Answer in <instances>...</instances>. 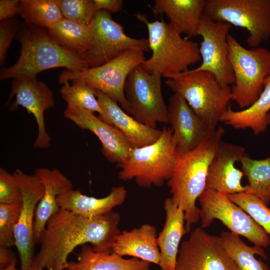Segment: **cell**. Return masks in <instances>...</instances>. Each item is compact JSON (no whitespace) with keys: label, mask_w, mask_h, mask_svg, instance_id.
Instances as JSON below:
<instances>
[{"label":"cell","mask_w":270,"mask_h":270,"mask_svg":"<svg viewBox=\"0 0 270 270\" xmlns=\"http://www.w3.org/2000/svg\"><path fill=\"white\" fill-rule=\"evenodd\" d=\"M120 214L113 210L96 217H86L60 208L47 222L33 262L46 270H65L69 254L78 246L90 243L98 252H112Z\"/></svg>","instance_id":"6da1fadb"},{"label":"cell","mask_w":270,"mask_h":270,"mask_svg":"<svg viewBox=\"0 0 270 270\" xmlns=\"http://www.w3.org/2000/svg\"><path fill=\"white\" fill-rule=\"evenodd\" d=\"M16 39L20 44V56L14 64L0 70V80L36 78L40 72L56 68L71 71L88 68L84 60L60 46L44 28L23 22Z\"/></svg>","instance_id":"7a4b0ae2"},{"label":"cell","mask_w":270,"mask_h":270,"mask_svg":"<svg viewBox=\"0 0 270 270\" xmlns=\"http://www.w3.org/2000/svg\"><path fill=\"white\" fill-rule=\"evenodd\" d=\"M224 133V129L218 126L214 134L196 148L180 154L168 180L172 200L184 212L188 232L200 218V208L196 206V200L205 190L210 164Z\"/></svg>","instance_id":"3957f363"},{"label":"cell","mask_w":270,"mask_h":270,"mask_svg":"<svg viewBox=\"0 0 270 270\" xmlns=\"http://www.w3.org/2000/svg\"><path fill=\"white\" fill-rule=\"evenodd\" d=\"M136 17L146 26L152 51L151 56L140 65L146 72H158L168 78L188 70L190 66L201 59L198 44L183 38L170 22L163 19L150 22L141 14Z\"/></svg>","instance_id":"277c9868"},{"label":"cell","mask_w":270,"mask_h":270,"mask_svg":"<svg viewBox=\"0 0 270 270\" xmlns=\"http://www.w3.org/2000/svg\"><path fill=\"white\" fill-rule=\"evenodd\" d=\"M170 128L164 127L160 138L154 143L134 148L128 158L116 164L118 178L134 179L142 188L162 186L171 177L180 154L172 140Z\"/></svg>","instance_id":"5b68a950"},{"label":"cell","mask_w":270,"mask_h":270,"mask_svg":"<svg viewBox=\"0 0 270 270\" xmlns=\"http://www.w3.org/2000/svg\"><path fill=\"white\" fill-rule=\"evenodd\" d=\"M166 84L182 96L207 124L216 128L230 100V86H224L211 73L193 70L171 76Z\"/></svg>","instance_id":"8992f818"},{"label":"cell","mask_w":270,"mask_h":270,"mask_svg":"<svg viewBox=\"0 0 270 270\" xmlns=\"http://www.w3.org/2000/svg\"><path fill=\"white\" fill-rule=\"evenodd\" d=\"M227 42L228 58L234 77L230 100L245 109L258 99L270 74V50L260 46L247 49L230 34Z\"/></svg>","instance_id":"52a82bcc"},{"label":"cell","mask_w":270,"mask_h":270,"mask_svg":"<svg viewBox=\"0 0 270 270\" xmlns=\"http://www.w3.org/2000/svg\"><path fill=\"white\" fill-rule=\"evenodd\" d=\"M145 60L144 52L128 49L96 67L80 71L64 70L58 76V82L60 84L74 80L82 82L106 94L126 112L128 104L124 93L126 79L132 71Z\"/></svg>","instance_id":"ba28073f"},{"label":"cell","mask_w":270,"mask_h":270,"mask_svg":"<svg viewBox=\"0 0 270 270\" xmlns=\"http://www.w3.org/2000/svg\"><path fill=\"white\" fill-rule=\"evenodd\" d=\"M204 16L246 29L252 48L270 38V0H206Z\"/></svg>","instance_id":"9c48e42d"},{"label":"cell","mask_w":270,"mask_h":270,"mask_svg":"<svg viewBox=\"0 0 270 270\" xmlns=\"http://www.w3.org/2000/svg\"><path fill=\"white\" fill-rule=\"evenodd\" d=\"M158 72L149 74L139 66L128 75L124 88L126 112L149 127L158 122L168 124L167 105L164 101Z\"/></svg>","instance_id":"30bf717a"},{"label":"cell","mask_w":270,"mask_h":270,"mask_svg":"<svg viewBox=\"0 0 270 270\" xmlns=\"http://www.w3.org/2000/svg\"><path fill=\"white\" fill-rule=\"evenodd\" d=\"M198 200L202 228L208 226L214 220H218L230 232L245 237L255 246L266 248L270 244V237L264 230L227 194L204 190Z\"/></svg>","instance_id":"8fae6325"},{"label":"cell","mask_w":270,"mask_h":270,"mask_svg":"<svg viewBox=\"0 0 270 270\" xmlns=\"http://www.w3.org/2000/svg\"><path fill=\"white\" fill-rule=\"evenodd\" d=\"M90 27L92 44L82 57L88 68L108 62L128 49L150 50L148 39L127 36L123 26L113 20L108 11L96 12Z\"/></svg>","instance_id":"7c38bea8"},{"label":"cell","mask_w":270,"mask_h":270,"mask_svg":"<svg viewBox=\"0 0 270 270\" xmlns=\"http://www.w3.org/2000/svg\"><path fill=\"white\" fill-rule=\"evenodd\" d=\"M176 270H238L220 237L193 230L180 246Z\"/></svg>","instance_id":"4fadbf2b"},{"label":"cell","mask_w":270,"mask_h":270,"mask_svg":"<svg viewBox=\"0 0 270 270\" xmlns=\"http://www.w3.org/2000/svg\"><path fill=\"white\" fill-rule=\"evenodd\" d=\"M230 28L231 25L228 23L214 21L204 16L198 30V35L202 39L199 47L202 62L193 70L212 74L224 86L234 83L228 58L227 36Z\"/></svg>","instance_id":"5bb4252c"},{"label":"cell","mask_w":270,"mask_h":270,"mask_svg":"<svg viewBox=\"0 0 270 270\" xmlns=\"http://www.w3.org/2000/svg\"><path fill=\"white\" fill-rule=\"evenodd\" d=\"M13 174L18 180L22 195L21 211L14 232L15 246L20 259V270H30L34 258L36 243L34 224L35 210L44 195V186L34 173L26 174L17 168Z\"/></svg>","instance_id":"9a60e30c"},{"label":"cell","mask_w":270,"mask_h":270,"mask_svg":"<svg viewBox=\"0 0 270 270\" xmlns=\"http://www.w3.org/2000/svg\"><path fill=\"white\" fill-rule=\"evenodd\" d=\"M16 96L15 101L9 106L16 110L19 106L24 108L36 120L38 133L34 144V148H46L50 146L51 138L47 132L44 113L54 106V94L46 84L36 78L19 76L13 79L6 105Z\"/></svg>","instance_id":"2e32d148"},{"label":"cell","mask_w":270,"mask_h":270,"mask_svg":"<svg viewBox=\"0 0 270 270\" xmlns=\"http://www.w3.org/2000/svg\"><path fill=\"white\" fill-rule=\"evenodd\" d=\"M167 108L172 140L180 154L193 150L216 130L217 128L210 127L197 115L178 94L170 96Z\"/></svg>","instance_id":"e0dca14e"},{"label":"cell","mask_w":270,"mask_h":270,"mask_svg":"<svg viewBox=\"0 0 270 270\" xmlns=\"http://www.w3.org/2000/svg\"><path fill=\"white\" fill-rule=\"evenodd\" d=\"M64 116L81 129L94 134L102 144V154L110 162L116 164L123 162L134 148L117 128L94 113L82 108L66 107Z\"/></svg>","instance_id":"ac0fdd59"},{"label":"cell","mask_w":270,"mask_h":270,"mask_svg":"<svg viewBox=\"0 0 270 270\" xmlns=\"http://www.w3.org/2000/svg\"><path fill=\"white\" fill-rule=\"evenodd\" d=\"M246 154L244 147L222 142L210 164L204 190L226 194L246 192L241 182L244 174L235 164Z\"/></svg>","instance_id":"d6986e66"},{"label":"cell","mask_w":270,"mask_h":270,"mask_svg":"<svg viewBox=\"0 0 270 270\" xmlns=\"http://www.w3.org/2000/svg\"><path fill=\"white\" fill-rule=\"evenodd\" d=\"M96 91L106 116V122L117 128L134 148L150 144L160 138L162 130L140 123L126 113L116 102L102 92Z\"/></svg>","instance_id":"ffe728a7"},{"label":"cell","mask_w":270,"mask_h":270,"mask_svg":"<svg viewBox=\"0 0 270 270\" xmlns=\"http://www.w3.org/2000/svg\"><path fill=\"white\" fill-rule=\"evenodd\" d=\"M34 173L44 186V195L37 204L34 214V235L36 244L48 219L60 209L56 202L57 196L72 189L73 185L71 180L58 169L38 168Z\"/></svg>","instance_id":"44dd1931"},{"label":"cell","mask_w":270,"mask_h":270,"mask_svg":"<svg viewBox=\"0 0 270 270\" xmlns=\"http://www.w3.org/2000/svg\"><path fill=\"white\" fill-rule=\"evenodd\" d=\"M164 209L166 220L156 239L160 254L159 266L161 270H176L180 242L188 232L184 224V212L170 198L166 199Z\"/></svg>","instance_id":"7402d4cb"},{"label":"cell","mask_w":270,"mask_h":270,"mask_svg":"<svg viewBox=\"0 0 270 270\" xmlns=\"http://www.w3.org/2000/svg\"><path fill=\"white\" fill-rule=\"evenodd\" d=\"M127 191L122 186H113L110 193L102 198L88 196L80 190H69L57 196L60 208L86 216L96 217L105 214L114 207L122 204L126 198Z\"/></svg>","instance_id":"603a6c76"},{"label":"cell","mask_w":270,"mask_h":270,"mask_svg":"<svg viewBox=\"0 0 270 270\" xmlns=\"http://www.w3.org/2000/svg\"><path fill=\"white\" fill-rule=\"evenodd\" d=\"M156 239L155 226L144 224L130 231L120 232L116 238L112 251L121 256H132L159 265L160 254Z\"/></svg>","instance_id":"cb8c5ba5"},{"label":"cell","mask_w":270,"mask_h":270,"mask_svg":"<svg viewBox=\"0 0 270 270\" xmlns=\"http://www.w3.org/2000/svg\"><path fill=\"white\" fill-rule=\"evenodd\" d=\"M205 4L206 0H155L152 10L155 15L166 14L174 28L190 38L198 35Z\"/></svg>","instance_id":"d4e9b609"},{"label":"cell","mask_w":270,"mask_h":270,"mask_svg":"<svg viewBox=\"0 0 270 270\" xmlns=\"http://www.w3.org/2000/svg\"><path fill=\"white\" fill-rule=\"evenodd\" d=\"M270 74L258 99L250 106L234 110L230 106L220 122L236 129H251L257 135L266 130L270 124Z\"/></svg>","instance_id":"484cf974"},{"label":"cell","mask_w":270,"mask_h":270,"mask_svg":"<svg viewBox=\"0 0 270 270\" xmlns=\"http://www.w3.org/2000/svg\"><path fill=\"white\" fill-rule=\"evenodd\" d=\"M150 262L136 258L126 259L114 252L94 250L82 245L77 261L68 262L66 270H150Z\"/></svg>","instance_id":"4316f807"},{"label":"cell","mask_w":270,"mask_h":270,"mask_svg":"<svg viewBox=\"0 0 270 270\" xmlns=\"http://www.w3.org/2000/svg\"><path fill=\"white\" fill-rule=\"evenodd\" d=\"M48 31L60 46L82 58L90 48L92 36L90 26L63 18L48 29Z\"/></svg>","instance_id":"83f0119b"},{"label":"cell","mask_w":270,"mask_h":270,"mask_svg":"<svg viewBox=\"0 0 270 270\" xmlns=\"http://www.w3.org/2000/svg\"><path fill=\"white\" fill-rule=\"evenodd\" d=\"M220 238L238 270H270L266 264L255 257L258 254L267 259V256L262 247L248 246L239 236L230 232H222Z\"/></svg>","instance_id":"f1b7e54d"},{"label":"cell","mask_w":270,"mask_h":270,"mask_svg":"<svg viewBox=\"0 0 270 270\" xmlns=\"http://www.w3.org/2000/svg\"><path fill=\"white\" fill-rule=\"evenodd\" d=\"M240 162L248 183L245 186V192L256 196L268 206L270 202V156L255 160L246 154Z\"/></svg>","instance_id":"f546056e"},{"label":"cell","mask_w":270,"mask_h":270,"mask_svg":"<svg viewBox=\"0 0 270 270\" xmlns=\"http://www.w3.org/2000/svg\"><path fill=\"white\" fill-rule=\"evenodd\" d=\"M24 23L48 29L64 18L56 0H20Z\"/></svg>","instance_id":"4dcf8cb0"},{"label":"cell","mask_w":270,"mask_h":270,"mask_svg":"<svg viewBox=\"0 0 270 270\" xmlns=\"http://www.w3.org/2000/svg\"><path fill=\"white\" fill-rule=\"evenodd\" d=\"M61 96L66 104V107L76 108L90 112H97L106 122L104 112L96 96L94 89L78 81L64 83L60 89Z\"/></svg>","instance_id":"1f68e13d"},{"label":"cell","mask_w":270,"mask_h":270,"mask_svg":"<svg viewBox=\"0 0 270 270\" xmlns=\"http://www.w3.org/2000/svg\"><path fill=\"white\" fill-rule=\"evenodd\" d=\"M227 196L247 212L270 237V208L268 206L256 196L245 192Z\"/></svg>","instance_id":"d6a6232c"},{"label":"cell","mask_w":270,"mask_h":270,"mask_svg":"<svg viewBox=\"0 0 270 270\" xmlns=\"http://www.w3.org/2000/svg\"><path fill=\"white\" fill-rule=\"evenodd\" d=\"M64 18L89 26L96 11L93 0H56Z\"/></svg>","instance_id":"836d02e7"},{"label":"cell","mask_w":270,"mask_h":270,"mask_svg":"<svg viewBox=\"0 0 270 270\" xmlns=\"http://www.w3.org/2000/svg\"><path fill=\"white\" fill-rule=\"evenodd\" d=\"M22 205L0 204V246L10 248L16 246L14 232Z\"/></svg>","instance_id":"e575fe53"},{"label":"cell","mask_w":270,"mask_h":270,"mask_svg":"<svg viewBox=\"0 0 270 270\" xmlns=\"http://www.w3.org/2000/svg\"><path fill=\"white\" fill-rule=\"evenodd\" d=\"M22 195L18 180L12 174L0 168V204H22Z\"/></svg>","instance_id":"d590c367"},{"label":"cell","mask_w":270,"mask_h":270,"mask_svg":"<svg viewBox=\"0 0 270 270\" xmlns=\"http://www.w3.org/2000/svg\"><path fill=\"white\" fill-rule=\"evenodd\" d=\"M22 23L14 17L0 22V65L5 62L7 52L12 40L16 38Z\"/></svg>","instance_id":"8d00e7d4"},{"label":"cell","mask_w":270,"mask_h":270,"mask_svg":"<svg viewBox=\"0 0 270 270\" xmlns=\"http://www.w3.org/2000/svg\"><path fill=\"white\" fill-rule=\"evenodd\" d=\"M20 0H0V21L16 17L19 14Z\"/></svg>","instance_id":"74e56055"},{"label":"cell","mask_w":270,"mask_h":270,"mask_svg":"<svg viewBox=\"0 0 270 270\" xmlns=\"http://www.w3.org/2000/svg\"><path fill=\"white\" fill-rule=\"evenodd\" d=\"M94 8L96 12L104 10L116 12L122 10L123 1L122 0H93Z\"/></svg>","instance_id":"f35d334b"},{"label":"cell","mask_w":270,"mask_h":270,"mask_svg":"<svg viewBox=\"0 0 270 270\" xmlns=\"http://www.w3.org/2000/svg\"><path fill=\"white\" fill-rule=\"evenodd\" d=\"M16 260L10 248L0 246V268H6Z\"/></svg>","instance_id":"ab89813d"},{"label":"cell","mask_w":270,"mask_h":270,"mask_svg":"<svg viewBox=\"0 0 270 270\" xmlns=\"http://www.w3.org/2000/svg\"><path fill=\"white\" fill-rule=\"evenodd\" d=\"M0 270H18L16 268V260L12 261L8 266L0 268Z\"/></svg>","instance_id":"60d3db41"},{"label":"cell","mask_w":270,"mask_h":270,"mask_svg":"<svg viewBox=\"0 0 270 270\" xmlns=\"http://www.w3.org/2000/svg\"><path fill=\"white\" fill-rule=\"evenodd\" d=\"M30 270H44L42 268L36 265L34 262H32Z\"/></svg>","instance_id":"b9f144b4"}]
</instances>
